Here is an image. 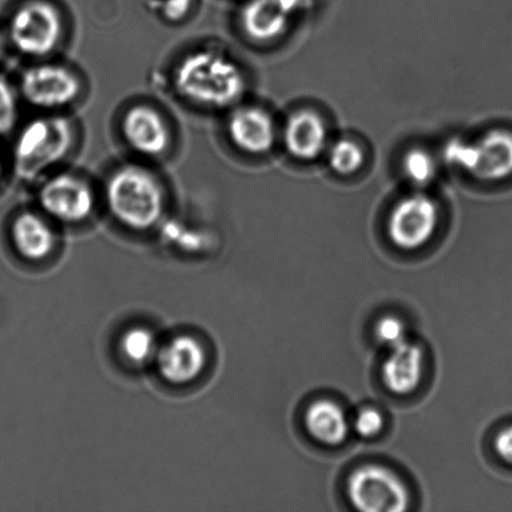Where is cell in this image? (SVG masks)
<instances>
[{
  "label": "cell",
  "instance_id": "1",
  "mask_svg": "<svg viewBox=\"0 0 512 512\" xmlns=\"http://www.w3.org/2000/svg\"><path fill=\"white\" fill-rule=\"evenodd\" d=\"M173 79L175 89L184 99L213 109L233 107L247 88L239 65L212 49L185 55L175 68Z\"/></svg>",
  "mask_w": 512,
  "mask_h": 512
},
{
  "label": "cell",
  "instance_id": "2",
  "mask_svg": "<svg viewBox=\"0 0 512 512\" xmlns=\"http://www.w3.org/2000/svg\"><path fill=\"white\" fill-rule=\"evenodd\" d=\"M110 212L135 230L152 228L164 212V190L149 170L125 165L110 175L105 188Z\"/></svg>",
  "mask_w": 512,
  "mask_h": 512
},
{
  "label": "cell",
  "instance_id": "3",
  "mask_svg": "<svg viewBox=\"0 0 512 512\" xmlns=\"http://www.w3.org/2000/svg\"><path fill=\"white\" fill-rule=\"evenodd\" d=\"M73 137L72 124L62 117L38 118L25 125L14 145L19 177L32 182L54 167L67 157Z\"/></svg>",
  "mask_w": 512,
  "mask_h": 512
},
{
  "label": "cell",
  "instance_id": "4",
  "mask_svg": "<svg viewBox=\"0 0 512 512\" xmlns=\"http://www.w3.org/2000/svg\"><path fill=\"white\" fill-rule=\"evenodd\" d=\"M445 160L484 182H499L512 175V133L494 129L475 144L451 140Z\"/></svg>",
  "mask_w": 512,
  "mask_h": 512
},
{
  "label": "cell",
  "instance_id": "5",
  "mask_svg": "<svg viewBox=\"0 0 512 512\" xmlns=\"http://www.w3.org/2000/svg\"><path fill=\"white\" fill-rule=\"evenodd\" d=\"M8 32L10 42L19 53L28 57H45L58 47L62 39V15L47 0H30L12 14Z\"/></svg>",
  "mask_w": 512,
  "mask_h": 512
},
{
  "label": "cell",
  "instance_id": "6",
  "mask_svg": "<svg viewBox=\"0 0 512 512\" xmlns=\"http://www.w3.org/2000/svg\"><path fill=\"white\" fill-rule=\"evenodd\" d=\"M351 501L365 512H401L408 509L409 493L393 471L379 465H366L350 476Z\"/></svg>",
  "mask_w": 512,
  "mask_h": 512
},
{
  "label": "cell",
  "instance_id": "7",
  "mask_svg": "<svg viewBox=\"0 0 512 512\" xmlns=\"http://www.w3.org/2000/svg\"><path fill=\"white\" fill-rule=\"evenodd\" d=\"M439 210L433 199L414 194L401 199L390 214L388 233L396 247L414 250L423 247L435 233Z\"/></svg>",
  "mask_w": 512,
  "mask_h": 512
},
{
  "label": "cell",
  "instance_id": "8",
  "mask_svg": "<svg viewBox=\"0 0 512 512\" xmlns=\"http://www.w3.org/2000/svg\"><path fill=\"white\" fill-rule=\"evenodd\" d=\"M20 92L33 107L54 110L67 107L79 97L80 83L62 65L38 64L23 73Z\"/></svg>",
  "mask_w": 512,
  "mask_h": 512
},
{
  "label": "cell",
  "instance_id": "9",
  "mask_svg": "<svg viewBox=\"0 0 512 512\" xmlns=\"http://www.w3.org/2000/svg\"><path fill=\"white\" fill-rule=\"evenodd\" d=\"M38 200L45 213L62 223H80L92 214L93 189L85 180L72 174H58L45 180Z\"/></svg>",
  "mask_w": 512,
  "mask_h": 512
},
{
  "label": "cell",
  "instance_id": "10",
  "mask_svg": "<svg viewBox=\"0 0 512 512\" xmlns=\"http://www.w3.org/2000/svg\"><path fill=\"white\" fill-rule=\"evenodd\" d=\"M122 130L135 152L158 157L169 148L170 133L162 114L148 105H134L124 114Z\"/></svg>",
  "mask_w": 512,
  "mask_h": 512
},
{
  "label": "cell",
  "instance_id": "11",
  "mask_svg": "<svg viewBox=\"0 0 512 512\" xmlns=\"http://www.w3.org/2000/svg\"><path fill=\"white\" fill-rule=\"evenodd\" d=\"M228 133L235 147L254 155L269 152L275 140L273 119L256 107L234 109L228 120Z\"/></svg>",
  "mask_w": 512,
  "mask_h": 512
},
{
  "label": "cell",
  "instance_id": "12",
  "mask_svg": "<svg viewBox=\"0 0 512 512\" xmlns=\"http://www.w3.org/2000/svg\"><path fill=\"white\" fill-rule=\"evenodd\" d=\"M205 353L202 345L189 336H179L159 354V369L165 379L174 384L192 381L202 373Z\"/></svg>",
  "mask_w": 512,
  "mask_h": 512
},
{
  "label": "cell",
  "instance_id": "13",
  "mask_svg": "<svg viewBox=\"0 0 512 512\" xmlns=\"http://www.w3.org/2000/svg\"><path fill=\"white\" fill-rule=\"evenodd\" d=\"M284 140L289 153L295 158L315 159L326 144V128L323 119L310 110L291 115L284 129Z\"/></svg>",
  "mask_w": 512,
  "mask_h": 512
},
{
  "label": "cell",
  "instance_id": "14",
  "mask_svg": "<svg viewBox=\"0 0 512 512\" xmlns=\"http://www.w3.org/2000/svg\"><path fill=\"white\" fill-rule=\"evenodd\" d=\"M289 15L281 0H250L242 10L240 24L255 42H270L284 33Z\"/></svg>",
  "mask_w": 512,
  "mask_h": 512
},
{
  "label": "cell",
  "instance_id": "15",
  "mask_svg": "<svg viewBox=\"0 0 512 512\" xmlns=\"http://www.w3.org/2000/svg\"><path fill=\"white\" fill-rule=\"evenodd\" d=\"M383 366V379L395 394H409L418 388L423 374V351L408 340L394 346Z\"/></svg>",
  "mask_w": 512,
  "mask_h": 512
},
{
  "label": "cell",
  "instance_id": "16",
  "mask_svg": "<svg viewBox=\"0 0 512 512\" xmlns=\"http://www.w3.org/2000/svg\"><path fill=\"white\" fill-rule=\"evenodd\" d=\"M12 238L18 252L32 260L45 258L55 245V234L47 220L32 212L19 214L15 218Z\"/></svg>",
  "mask_w": 512,
  "mask_h": 512
},
{
  "label": "cell",
  "instance_id": "17",
  "mask_svg": "<svg viewBox=\"0 0 512 512\" xmlns=\"http://www.w3.org/2000/svg\"><path fill=\"white\" fill-rule=\"evenodd\" d=\"M305 424L309 433L324 444H340L348 435V420L343 409L328 400L310 406Z\"/></svg>",
  "mask_w": 512,
  "mask_h": 512
},
{
  "label": "cell",
  "instance_id": "18",
  "mask_svg": "<svg viewBox=\"0 0 512 512\" xmlns=\"http://www.w3.org/2000/svg\"><path fill=\"white\" fill-rule=\"evenodd\" d=\"M330 167L340 175H350L358 172L364 163V153L358 144L351 140H339L331 149Z\"/></svg>",
  "mask_w": 512,
  "mask_h": 512
},
{
  "label": "cell",
  "instance_id": "19",
  "mask_svg": "<svg viewBox=\"0 0 512 512\" xmlns=\"http://www.w3.org/2000/svg\"><path fill=\"white\" fill-rule=\"evenodd\" d=\"M403 168L410 182L418 185L430 183L436 172L434 159L425 150L418 148L405 154Z\"/></svg>",
  "mask_w": 512,
  "mask_h": 512
},
{
  "label": "cell",
  "instance_id": "20",
  "mask_svg": "<svg viewBox=\"0 0 512 512\" xmlns=\"http://www.w3.org/2000/svg\"><path fill=\"white\" fill-rule=\"evenodd\" d=\"M123 350L130 360L142 363V361L149 359L154 354V336L145 329L130 330L124 336Z\"/></svg>",
  "mask_w": 512,
  "mask_h": 512
},
{
  "label": "cell",
  "instance_id": "21",
  "mask_svg": "<svg viewBox=\"0 0 512 512\" xmlns=\"http://www.w3.org/2000/svg\"><path fill=\"white\" fill-rule=\"evenodd\" d=\"M17 118V95L8 80L0 75V135L12 132Z\"/></svg>",
  "mask_w": 512,
  "mask_h": 512
},
{
  "label": "cell",
  "instance_id": "22",
  "mask_svg": "<svg viewBox=\"0 0 512 512\" xmlns=\"http://www.w3.org/2000/svg\"><path fill=\"white\" fill-rule=\"evenodd\" d=\"M406 331L403 321L394 318V316H386L376 325V336L381 343L394 348V346L406 341Z\"/></svg>",
  "mask_w": 512,
  "mask_h": 512
},
{
  "label": "cell",
  "instance_id": "23",
  "mask_svg": "<svg viewBox=\"0 0 512 512\" xmlns=\"http://www.w3.org/2000/svg\"><path fill=\"white\" fill-rule=\"evenodd\" d=\"M383 429V416L374 409H365L355 420V430L364 438H373Z\"/></svg>",
  "mask_w": 512,
  "mask_h": 512
},
{
  "label": "cell",
  "instance_id": "24",
  "mask_svg": "<svg viewBox=\"0 0 512 512\" xmlns=\"http://www.w3.org/2000/svg\"><path fill=\"white\" fill-rule=\"evenodd\" d=\"M193 0H160V14L169 22H180L190 12Z\"/></svg>",
  "mask_w": 512,
  "mask_h": 512
},
{
  "label": "cell",
  "instance_id": "25",
  "mask_svg": "<svg viewBox=\"0 0 512 512\" xmlns=\"http://www.w3.org/2000/svg\"><path fill=\"white\" fill-rule=\"evenodd\" d=\"M495 450L505 463L512 464V425L496 435Z\"/></svg>",
  "mask_w": 512,
  "mask_h": 512
},
{
  "label": "cell",
  "instance_id": "26",
  "mask_svg": "<svg viewBox=\"0 0 512 512\" xmlns=\"http://www.w3.org/2000/svg\"><path fill=\"white\" fill-rule=\"evenodd\" d=\"M3 175V160L2 157H0V179H2Z\"/></svg>",
  "mask_w": 512,
  "mask_h": 512
},
{
  "label": "cell",
  "instance_id": "27",
  "mask_svg": "<svg viewBox=\"0 0 512 512\" xmlns=\"http://www.w3.org/2000/svg\"><path fill=\"white\" fill-rule=\"evenodd\" d=\"M3 44H4V40H3L2 35H0V54H2V52H3Z\"/></svg>",
  "mask_w": 512,
  "mask_h": 512
}]
</instances>
